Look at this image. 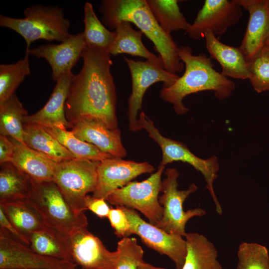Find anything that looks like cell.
Masks as SVG:
<instances>
[{"instance_id": "1", "label": "cell", "mask_w": 269, "mask_h": 269, "mask_svg": "<svg viewBox=\"0 0 269 269\" xmlns=\"http://www.w3.org/2000/svg\"><path fill=\"white\" fill-rule=\"evenodd\" d=\"M83 65L74 75L65 104L67 120L72 125L93 119L108 128H118L116 92L111 73V54L106 50L86 46L82 55Z\"/></svg>"}, {"instance_id": "2", "label": "cell", "mask_w": 269, "mask_h": 269, "mask_svg": "<svg viewBox=\"0 0 269 269\" xmlns=\"http://www.w3.org/2000/svg\"><path fill=\"white\" fill-rule=\"evenodd\" d=\"M178 54L185 71L171 86L161 89V99L173 105L177 114H184L188 109L183 103L186 96L204 91H212L217 98H228L235 90L233 81L216 71L211 59L206 54L194 55L188 46L178 47Z\"/></svg>"}, {"instance_id": "3", "label": "cell", "mask_w": 269, "mask_h": 269, "mask_svg": "<svg viewBox=\"0 0 269 269\" xmlns=\"http://www.w3.org/2000/svg\"><path fill=\"white\" fill-rule=\"evenodd\" d=\"M100 11L104 23L111 28L122 20L134 23L153 43L164 69L174 74L182 71L184 65L178 47L158 24L146 0H104Z\"/></svg>"}, {"instance_id": "4", "label": "cell", "mask_w": 269, "mask_h": 269, "mask_svg": "<svg viewBox=\"0 0 269 269\" xmlns=\"http://www.w3.org/2000/svg\"><path fill=\"white\" fill-rule=\"evenodd\" d=\"M24 18L0 15V25L10 28L25 40L26 50L31 43L39 39L63 42L71 34L68 32L70 23L64 16L63 9L57 6L34 5L24 10Z\"/></svg>"}, {"instance_id": "5", "label": "cell", "mask_w": 269, "mask_h": 269, "mask_svg": "<svg viewBox=\"0 0 269 269\" xmlns=\"http://www.w3.org/2000/svg\"><path fill=\"white\" fill-rule=\"evenodd\" d=\"M27 201L38 213L46 227L60 233L68 234L87 226L84 213L77 214L72 210L53 181H34L32 193Z\"/></svg>"}, {"instance_id": "6", "label": "cell", "mask_w": 269, "mask_h": 269, "mask_svg": "<svg viewBox=\"0 0 269 269\" xmlns=\"http://www.w3.org/2000/svg\"><path fill=\"white\" fill-rule=\"evenodd\" d=\"M138 125L140 130H145L149 136L160 147L162 152L161 165L164 166L174 161H180L190 164L201 173L206 182V188L215 204V210L221 215L223 210L213 188V183L218 176L217 172L219 169L217 157L213 155L208 159L201 158L191 152L184 143L163 136L155 127L153 122L143 112L139 114Z\"/></svg>"}, {"instance_id": "7", "label": "cell", "mask_w": 269, "mask_h": 269, "mask_svg": "<svg viewBox=\"0 0 269 269\" xmlns=\"http://www.w3.org/2000/svg\"><path fill=\"white\" fill-rule=\"evenodd\" d=\"M99 162L74 158L56 164L53 181L77 214L87 210L86 198L89 193L95 190Z\"/></svg>"}, {"instance_id": "8", "label": "cell", "mask_w": 269, "mask_h": 269, "mask_svg": "<svg viewBox=\"0 0 269 269\" xmlns=\"http://www.w3.org/2000/svg\"><path fill=\"white\" fill-rule=\"evenodd\" d=\"M166 178L161 183L159 202L163 207V215L156 227L168 234H177L185 237V226L190 219L202 216L206 213L204 210L197 208L185 211L183 204L192 193L197 190L194 183L191 184L186 190H178L177 179L180 175L175 168H168L165 171Z\"/></svg>"}, {"instance_id": "9", "label": "cell", "mask_w": 269, "mask_h": 269, "mask_svg": "<svg viewBox=\"0 0 269 269\" xmlns=\"http://www.w3.org/2000/svg\"><path fill=\"white\" fill-rule=\"evenodd\" d=\"M164 166L160 164L157 170L141 182H130L111 193L107 201L117 206H125L140 211L156 225L163 215V207L159 202L161 191V175Z\"/></svg>"}, {"instance_id": "10", "label": "cell", "mask_w": 269, "mask_h": 269, "mask_svg": "<svg viewBox=\"0 0 269 269\" xmlns=\"http://www.w3.org/2000/svg\"><path fill=\"white\" fill-rule=\"evenodd\" d=\"M124 58L131 73L132 84V92L128 101L129 129L136 132L140 130L137 116L141 109L143 97L148 88L155 83L162 82L164 87H170L179 76L168 72L160 65L148 61Z\"/></svg>"}, {"instance_id": "11", "label": "cell", "mask_w": 269, "mask_h": 269, "mask_svg": "<svg viewBox=\"0 0 269 269\" xmlns=\"http://www.w3.org/2000/svg\"><path fill=\"white\" fill-rule=\"evenodd\" d=\"M126 215L131 225V234H136L148 247L167 256L176 269H182L187 254V243L183 237L168 234L143 220L134 209L119 206Z\"/></svg>"}, {"instance_id": "12", "label": "cell", "mask_w": 269, "mask_h": 269, "mask_svg": "<svg viewBox=\"0 0 269 269\" xmlns=\"http://www.w3.org/2000/svg\"><path fill=\"white\" fill-rule=\"evenodd\" d=\"M62 236L73 263L83 269H116L117 251L108 250L98 237L88 231L87 227L62 234Z\"/></svg>"}, {"instance_id": "13", "label": "cell", "mask_w": 269, "mask_h": 269, "mask_svg": "<svg viewBox=\"0 0 269 269\" xmlns=\"http://www.w3.org/2000/svg\"><path fill=\"white\" fill-rule=\"evenodd\" d=\"M0 269H78L67 261L44 256L0 229Z\"/></svg>"}, {"instance_id": "14", "label": "cell", "mask_w": 269, "mask_h": 269, "mask_svg": "<svg viewBox=\"0 0 269 269\" xmlns=\"http://www.w3.org/2000/svg\"><path fill=\"white\" fill-rule=\"evenodd\" d=\"M242 15V7L237 0H205L186 33L194 39L204 38L206 30L215 36L221 35L238 23Z\"/></svg>"}, {"instance_id": "15", "label": "cell", "mask_w": 269, "mask_h": 269, "mask_svg": "<svg viewBox=\"0 0 269 269\" xmlns=\"http://www.w3.org/2000/svg\"><path fill=\"white\" fill-rule=\"evenodd\" d=\"M154 170V168L147 162H136L114 157L103 160L98 165L97 185L92 196L106 200L114 191L133 179Z\"/></svg>"}, {"instance_id": "16", "label": "cell", "mask_w": 269, "mask_h": 269, "mask_svg": "<svg viewBox=\"0 0 269 269\" xmlns=\"http://www.w3.org/2000/svg\"><path fill=\"white\" fill-rule=\"evenodd\" d=\"M249 13L248 26L240 46L249 63L260 55L269 35V0H237Z\"/></svg>"}, {"instance_id": "17", "label": "cell", "mask_w": 269, "mask_h": 269, "mask_svg": "<svg viewBox=\"0 0 269 269\" xmlns=\"http://www.w3.org/2000/svg\"><path fill=\"white\" fill-rule=\"evenodd\" d=\"M86 44L83 32L72 35L57 44H46L26 50L25 53L45 59L52 69V79L56 81L74 67Z\"/></svg>"}, {"instance_id": "18", "label": "cell", "mask_w": 269, "mask_h": 269, "mask_svg": "<svg viewBox=\"0 0 269 269\" xmlns=\"http://www.w3.org/2000/svg\"><path fill=\"white\" fill-rule=\"evenodd\" d=\"M74 75L72 71H69L60 76L46 104L36 113L25 116L23 124H35L46 128L71 129L72 125L65 117V104Z\"/></svg>"}, {"instance_id": "19", "label": "cell", "mask_w": 269, "mask_h": 269, "mask_svg": "<svg viewBox=\"0 0 269 269\" xmlns=\"http://www.w3.org/2000/svg\"><path fill=\"white\" fill-rule=\"evenodd\" d=\"M71 131L79 139L93 144L114 157L127 155L118 128L112 130L99 121L85 119L73 124Z\"/></svg>"}, {"instance_id": "20", "label": "cell", "mask_w": 269, "mask_h": 269, "mask_svg": "<svg viewBox=\"0 0 269 269\" xmlns=\"http://www.w3.org/2000/svg\"><path fill=\"white\" fill-rule=\"evenodd\" d=\"M206 47L211 58L220 65L221 73L226 77L236 79H250L249 63L239 47L225 44L210 30L204 32Z\"/></svg>"}, {"instance_id": "21", "label": "cell", "mask_w": 269, "mask_h": 269, "mask_svg": "<svg viewBox=\"0 0 269 269\" xmlns=\"http://www.w3.org/2000/svg\"><path fill=\"white\" fill-rule=\"evenodd\" d=\"M9 137L15 147L11 163L36 182L53 181L57 163L43 153Z\"/></svg>"}, {"instance_id": "22", "label": "cell", "mask_w": 269, "mask_h": 269, "mask_svg": "<svg viewBox=\"0 0 269 269\" xmlns=\"http://www.w3.org/2000/svg\"><path fill=\"white\" fill-rule=\"evenodd\" d=\"M114 28L115 37L108 50L111 55L128 54L139 56L163 67L159 57L149 51L143 44L142 41L143 33L140 30L134 29L130 22L124 20L117 23Z\"/></svg>"}, {"instance_id": "23", "label": "cell", "mask_w": 269, "mask_h": 269, "mask_svg": "<svg viewBox=\"0 0 269 269\" xmlns=\"http://www.w3.org/2000/svg\"><path fill=\"white\" fill-rule=\"evenodd\" d=\"M23 143L37 150L56 163L75 158L45 128L35 124H23Z\"/></svg>"}, {"instance_id": "24", "label": "cell", "mask_w": 269, "mask_h": 269, "mask_svg": "<svg viewBox=\"0 0 269 269\" xmlns=\"http://www.w3.org/2000/svg\"><path fill=\"white\" fill-rule=\"evenodd\" d=\"M34 181L11 162L0 165V203L27 200Z\"/></svg>"}, {"instance_id": "25", "label": "cell", "mask_w": 269, "mask_h": 269, "mask_svg": "<svg viewBox=\"0 0 269 269\" xmlns=\"http://www.w3.org/2000/svg\"><path fill=\"white\" fill-rule=\"evenodd\" d=\"M184 237L187 254L182 269H222L217 249L205 236L190 233Z\"/></svg>"}, {"instance_id": "26", "label": "cell", "mask_w": 269, "mask_h": 269, "mask_svg": "<svg viewBox=\"0 0 269 269\" xmlns=\"http://www.w3.org/2000/svg\"><path fill=\"white\" fill-rule=\"evenodd\" d=\"M0 206L14 227L28 240L31 233L46 228L40 215L27 200L0 203Z\"/></svg>"}, {"instance_id": "27", "label": "cell", "mask_w": 269, "mask_h": 269, "mask_svg": "<svg viewBox=\"0 0 269 269\" xmlns=\"http://www.w3.org/2000/svg\"><path fill=\"white\" fill-rule=\"evenodd\" d=\"M28 115L14 94L0 104V134L23 143V118Z\"/></svg>"}, {"instance_id": "28", "label": "cell", "mask_w": 269, "mask_h": 269, "mask_svg": "<svg viewBox=\"0 0 269 269\" xmlns=\"http://www.w3.org/2000/svg\"><path fill=\"white\" fill-rule=\"evenodd\" d=\"M28 241L29 247L35 252L72 263L62 234L58 231L46 226L44 230L31 233Z\"/></svg>"}, {"instance_id": "29", "label": "cell", "mask_w": 269, "mask_h": 269, "mask_svg": "<svg viewBox=\"0 0 269 269\" xmlns=\"http://www.w3.org/2000/svg\"><path fill=\"white\" fill-rule=\"evenodd\" d=\"M153 15L162 29L170 34L174 31H186L190 24L180 10L177 0H146Z\"/></svg>"}, {"instance_id": "30", "label": "cell", "mask_w": 269, "mask_h": 269, "mask_svg": "<svg viewBox=\"0 0 269 269\" xmlns=\"http://www.w3.org/2000/svg\"><path fill=\"white\" fill-rule=\"evenodd\" d=\"M44 128L70 152L75 158L101 161L113 157L112 155L102 151L93 144L79 139L71 131L55 127Z\"/></svg>"}, {"instance_id": "31", "label": "cell", "mask_w": 269, "mask_h": 269, "mask_svg": "<svg viewBox=\"0 0 269 269\" xmlns=\"http://www.w3.org/2000/svg\"><path fill=\"white\" fill-rule=\"evenodd\" d=\"M84 11V30L83 34L86 45L108 51L115 39V32L110 31L102 23L90 2L85 3Z\"/></svg>"}, {"instance_id": "32", "label": "cell", "mask_w": 269, "mask_h": 269, "mask_svg": "<svg viewBox=\"0 0 269 269\" xmlns=\"http://www.w3.org/2000/svg\"><path fill=\"white\" fill-rule=\"evenodd\" d=\"M29 54L15 63L0 65V104L14 94L25 77L31 73Z\"/></svg>"}, {"instance_id": "33", "label": "cell", "mask_w": 269, "mask_h": 269, "mask_svg": "<svg viewBox=\"0 0 269 269\" xmlns=\"http://www.w3.org/2000/svg\"><path fill=\"white\" fill-rule=\"evenodd\" d=\"M237 269H269L267 248L256 243H242L237 252Z\"/></svg>"}, {"instance_id": "34", "label": "cell", "mask_w": 269, "mask_h": 269, "mask_svg": "<svg viewBox=\"0 0 269 269\" xmlns=\"http://www.w3.org/2000/svg\"><path fill=\"white\" fill-rule=\"evenodd\" d=\"M116 269H137L143 251L134 238L124 237L118 243Z\"/></svg>"}, {"instance_id": "35", "label": "cell", "mask_w": 269, "mask_h": 269, "mask_svg": "<svg viewBox=\"0 0 269 269\" xmlns=\"http://www.w3.org/2000/svg\"><path fill=\"white\" fill-rule=\"evenodd\" d=\"M249 80L258 93L269 91V58L261 53L249 63Z\"/></svg>"}, {"instance_id": "36", "label": "cell", "mask_w": 269, "mask_h": 269, "mask_svg": "<svg viewBox=\"0 0 269 269\" xmlns=\"http://www.w3.org/2000/svg\"><path fill=\"white\" fill-rule=\"evenodd\" d=\"M108 218L118 237H128L131 234V225L123 210L119 206L111 207Z\"/></svg>"}, {"instance_id": "37", "label": "cell", "mask_w": 269, "mask_h": 269, "mask_svg": "<svg viewBox=\"0 0 269 269\" xmlns=\"http://www.w3.org/2000/svg\"><path fill=\"white\" fill-rule=\"evenodd\" d=\"M86 206L87 210L91 211L101 218L108 217L111 209L106 200L88 195L86 198Z\"/></svg>"}, {"instance_id": "38", "label": "cell", "mask_w": 269, "mask_h": 269, "mask_svg": "<svg viewBox=\"0 0 269 269\" xmlns=\"http://www.w3.org/2000/svg\"><path fill=\"white\" fill-rule=\"evenodd\" d=\"M15 146L9 137L0 134V164L11 162L15 152Z\"/></svg>"}, {"instance_id": "39", "label": "cell", "mask_w": 269, "mask_h": 269, "mask_svg": "<svg viewBox=\"0 0 269 269\" xmlns=\"http://www.w3.org/2000/svg\"><path fill=\"white\" fill-rule=\"evenodd\" d=\"M0 226L9 233L13 237L17 240L29 246V243L27 239L22 235L10 222L6 216L2 207L0 206Z\"/></svg>"}, {"instance_id": "40", "label": "cell", "mask_w": 269, "mask_h": 269, "mask_svg": "<svg viewBox=\"0 0 269 269\" xmlns=\"http://www.w3.org/2000/svg\"><path fill=\"white\" fill-rule=\"evenodd\" d=\"M137 269H165L162 268L156 267L149 264L144 262H140L138 266Z\"/></svg>"}, {"instance_id": "41", "label": "cell", "mask_w": 269, "mask_h": 269, "mask_svg": "<svg viewBox=\"0 0 269 269\" xmlns=\"http://www.w3.org/2000/svg\"><path fill=\"white\" fill-rule=\"evenodd\" d=\"M261 53L269 58V43L265 45L262 49Z\"/></svg>"}, {"instance_id": "42", "label": "cell", "mask_w": 269, "mask_h": 269, "mask_svg": "<svg viewBox=\"0 0 269 269\" xmlns=\"http://www.w3.org/2000/svg\"><path fill=\"white\" fill-rule=\"evenodd\" d=\"M269 43V37H268V38L267 41V42H266V44H267V43Z\"/></svg>"}, {"instance_id": "43", "label": "cell", "mask_w": 269, "mask_h": 269, "mask_svg": "<svg viewBox=\"0 0 269 269\" xmlns=\"http://www.w3.org/2000/svg\"><path fill=\"white\" fill-rule=\"evenodd\" d=\"M107 269V268H105V269Z\"/></svg>"}]
</instances>
